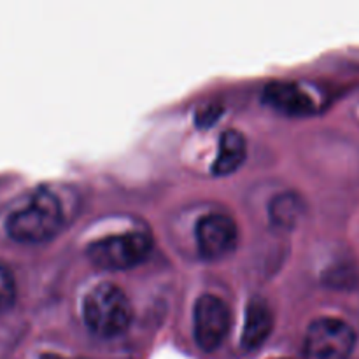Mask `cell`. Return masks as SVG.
<instances>
[{
	"instance_id": "11",
	"label": "cell",
	"mask_w": 359,
	"mask_h": 359,
	"mask_svg": "<svg viewBox=\"0 0 359 359\" xmlns=\"http://www.w3.org/2000/svg\"><path fill=\"white\" fill-rule=\"evenodd\" d=\"M16 298V280L7 266L0 265V316L9 311Z\"/></svg>"
},
{
	"instance_id": "5",
	"label": "cell",
	"mask_w": 359,
	"mask_h": 359,
	"mask_svg": "<svg viewBox=\"0 0 359 359\" xmlns=\"http://www.w3.org/2000/svg\"><path fill=\"white\" fill-rule=\"evenodd\" d=\"M195 339L203 351H214L226 339L231 325L228 305L216 294H202L195 304Z\"/></svg>"
},
{
	"instance_id": "4",
	"label": "cell",
	"mask_w": 359,
	"mask_h": 359,
	"mask_svg": "<svg viewBox=\"0 0 359 359\" xmlns=\"http://www.w3.org/2000/svg\"><path fill=\"white\" fill-rule=\"evenodd\" d=\"M356 344V333L339 318H319L305 333L307 359H349Z\"/></svg>"
},
{
	"instance_id": "3",
	"label": "cell",
	"mask_w": 359,
	"mask_h": 359,
	"mask_svg": "<svg viewBox=\"0 0 359 359\" xmlns=\"http://www.w3.org/2000/svg\"><path fill=\"white\" fill-rule=\"evenodd\" d=\"M153 249V238L146 231H126L93 242L88 258L105 270H125L142 263Z\"/></svg>"
},
{
	"instance_id": "12",
	"label": "cell",
	"mask_w": 359,
	"mask_h": 359,
	"mask_svg": "<svg viewBox=\"0 0 359 359\" xmlns=\"http://www.w3.org/2000/svg\"><path fill=\"white\" fill-rule=\"evenodd\" d=\"M219 114H221V109L212 107V105H207L203 111L198 112V123L200 125H207V123L210 125V123H212Z\"/></svg>"
},
{
	"instance_id": "1",
	"label": "cell",
	"mask_w": 359,
	"mask_h": 359,
	"mask_svg": "<svg viewBox=\"0 0 359 359\" xmlns=\"http://www.w3.org/2000/svg\"><path fill=\"white\" fill-rule=\"evenodd\" d=\"M63 207L60 198L49 188H39L27 205L9 214L6 230L18 242L37 244L55 237L63 226Z\"/></svg>"
},
{
	"instance_id": "6",
	"label": "cell",
	"mask_w": 359,
	"mask_h": 359,
	"mask_svg": "<svg viewBox=\"0 0 359 359\" xmlns=\"http://www.w3.org/2000/svg\"><path fill=\"white\" fill-rule=\"evenodd\" d=\"M237 242V223L226 214H207L196 223V244L203 258H223L233 251Z\"/></svg>"
},
{
	"instance_id": "7",
	"label": "cell",
	"mask_w": 359,
	"mask_h": 359,
	"mask_svg": "<svg viewBox=\"0 0 359 359\" xmlns=\"http://www.w3.org/2000/svg\"><path fill=\"white\" fill-rule=\"evenodd\" d=\"M273 328V314L270 305L262 297L249 300L245 309L244 330H242V346L245 349H256L262 346Z\"/></svg>"
},
{
	"instance_id": "8",
	"label": "cell",
	"mask_w": 359,
	"mask_h": 359,
	"mask_svg": "<svg viewBox=\"0 0 359 359\" xmlns=\"http://www.w3.org/2000/svg\"><path fill=\"white\" fill-rule=\"evenodd\" d=\"M266 104L273 109L290 112V114H307L314 109V100L311 95L294 83H272L265 88Z\"/></svg>"
},
{
	"instance_id": "2",
	"label": "cell",
	"mask_w": 359,
	"mask_h": 359,
	"mask_svg": "<svg viewBox=\"0 0 359 359\" xmlns=\"http://www.w3.org/2000/svg\"><path fill=\"white\" fill-rule=\"evenodd\" d=\"M83 318L95 335L116 337L128 330L133 309L121 287L104 283L88 291L84 297Z\"/></svg>"
},
{
	"instance_id": "9",
	"label": "cell",
	"mask_w": 359,
	"mask_h": 359,
	"mask_svg": "<svg viewBox=\"0 0 359 359\" xmlns=\"http://www.w3.org/2000/svg\"><path fill=\"white\" fill-rule=\"evenodd\" d=\"M248 154V144L245 137L237 130H226L219 137V147H217V156L214 160V172L219 175L231 174L237 170L245 160Z\"/></svg>"
},
{
	"instance_id": "13",
	"label": "cell",
	"mask_w": 359,
	"mask_h": 359,
	"mask_svg": "<svg viewBox=\"0 0 359 359\" xmlns=\"http://www.w3.org/2000/svg\"><path fill=\"white\" fill-rule=\"evenodd\" d=\"M41 359H70V358H65V356H60V354H53V353H46L42 354Z\"/></svg>"
},
{
	"instance_id": "10",
	"label": "cell",
	"mask_w": 359,
	"mask_h": 359,
	"mask_svg": "<svg viewBox=\"0 0 359 359\" xmlns=\"http://www.w3.org/2000/svg\"><path fill=\"white\" fill-rule=\"evenodd\" d=\"M270 216L277 226H294L302 216V202L294 195H280L270 205Z\"/></svg>"
}]
</instances>
